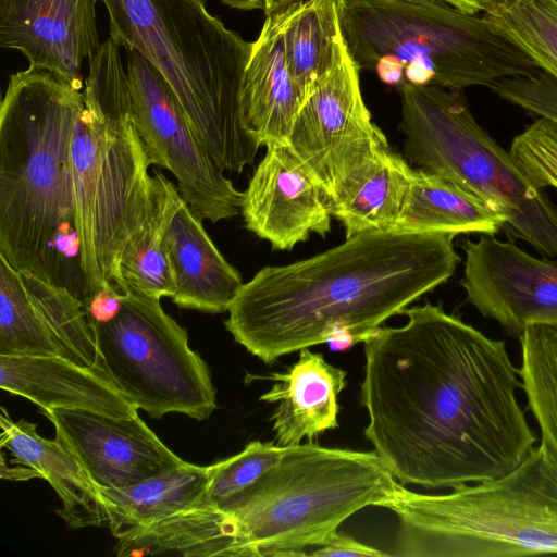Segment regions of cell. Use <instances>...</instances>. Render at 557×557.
I'll return each instance as SVG.
<instances>
[{"mask_svg":"<svg viewBox=\"0 0 557 557\" xmlns=\"http://www.w3.org/2000/svg\"><path fill=\"white\" fill-rule=\"evenodd\" d=\"M124 290L110 284L92 294L83 307L90 325L107 323L114 319L123 307Z\"/></svg>","mask_w":557,"mask_h":557,"instance_id":"e575fe53","label":"cell"},{"mask_svg":"<svg viewBox=\"0 0 557 557\" xmlns=\"http://www.w3.org/2000/svg\"><path fill=\"white\" fill-rule=\"evenodd\" d=\"M404 157L484 200L507 218L503 231L557 258V207L475 121L462 91L404 84Z\"/></svg>","mask_w":557,"mask_h":557,"instance_id":"9c48e42d","label":"cell"},{"mask_svg":"<svg viewBox=\"0 0 557 557\" xmlns=\"http://www.w3.org/2000/svg\"><path fill=\"white\" fill-rule=\"evenodd\" d=\"M221 2L238 10H264V0H221Z\"/></svg>","mask_w":557,"mask_h":557,"instance_id":"74e56055","label":"cell"},{"mask_svg":"<svg viewBox=\"0 0 557 557\" xmlns=\"http://www.w3.org/2000/svg\"><path fill=\"white\" fill-rule=\"evenodd\" d=\"M342 27L360 71L381 82L462 91L540 67L482 14L438 2L343 0Z\"/></svg>","mask_w":557,"mask_h":557,"instance_id":"8992f818","label":"cell"},{"mask_svg":"<svg viewBox=\"0 0 557 557\" xmlns=\"http://www.w3.org/2000/svg\"><path fill=\"white\" fill-rule=\"evenodd\" d=\"M420 2H438L445 3L467 14H481L483 11L484 0H409Z\"/></svg>","mask_w":557,"mask_h":557,"instance_id":"8d00e7d4","label":"cell"},{"mask_svg":"<svg viewBox=\"0 0 557 557\" xmlns=\"http://www.w3.org/2000/svg\"><path fill=\"white\" fill-rule=\"evenodd\" d=\"M304 0H264V14L265 16L281 12L288 7Z\"/></svg>","mask_w":557,"mask_h":557,"instance_id":"f35d334b","label":"cell"},{"mask_svg":"<svg viewBox=\"0 0 557 557\" xmlns=\"http://www.w3.org/2000/svg\"><path fill=\"white\" fill-rule=\"evenodd\" d=\"M0 387L42 410L83 409L112 417L138 413L133 403L91 369L61 357L0 355Z\"/></svg>","mask_w":557,"mask_h":557,"instance_id":"ac0fdd59","label":"cell"},{"mask_svg":"<svg viewBox=\"0 0 557 557\" xmlns=\"http://www.w3.org/2000/svg\"><path fill=\"white\" fill-rule=\"evenodd\" d=\"M454 237L364 232L308 259L264 267L238 290L225 326L269 364L322 343L348 349L455 273Z\"/></svg>","mask_w":557,"mask_h":557,"instance_id":"7a4b0ae2","label":"cell"},{"mask_svg":"<svg viewBox=\"0 0 557 557\" xmlns=\"http://www.w3.org/2000/svg\"><path fill=\"white\" fill-rule=\"evenodd\" d=\"M117 539V556H245L234 517L215 508L205 495L189 507Z\"/></svg>","mask_w":557,"mask_h":557,"instance_id":"7402d4cb","label":"cell"},{"mask_svg":"<svg viewBox=\"0 0 557 557\" xmlns=\"http://www.w3.org/2000/svg\"><path fill=\"white\" fill-rule=\"evenodd\" d=\"M210 466H183L122 488H102L111 517L110 530L119 537L178 512L202 498Z\"/></svg>","mask_w":557,"mask_h":557,"instance_id":"4316f807","label":"cell"},{"mask_svg":"<svg viewBox=\"0 0 557 557\" xmlns=\"http://www.w3.org/2000/svg\"><path fill=\"white\" fill-rule=\"evenodd\" d=\"M397 484L375 451L288 445L231 515L245 556H305Z\"/></svg>","mask_w":557,"mask_h":557,"instance_id":"ba28073f","label":"cell"},{"mask_svg":"<svg viewBox=\"0 0 557 557\" xmlns=\"http://www.w3.org/2000/svg\"><path fill=\"white\" fill-rule=\"evenodd\" d=\"M23 275L60 357L90 369L96 359V342L82 301L63 287Z\"/></svg>","mask_w":557,"mask_h":557,"instance_id":"4dcf8cb0","label":"cell"},{"mask_svg":"<svg viewBox=\"0 0 557 557\" xmlns=\"http://www.w3.org/2000/svg\"><path fill=\"white\" fill-rule=\"evenodd\" d=\"M181 201L177 186L161 171L153 170L146 220L128 239L119 259L114 278L119 288L159 299L172 297L174 286L164 236Z\"/></svg>","mask_w":557,"mask_h":557,"instance_id":"484cf974","label":"cell"},{"mask_svg":"<svg viewBox=\"0 0 557 557\" xmlns=\"http://www.w3.org/2000/svg\"><path fill=\"white\" fill-rule=\"evenodd\" d=\"M120 47L109 36L88 61L71 140L79 262L89 297L114 284L121 253L146 220L152 184Z\"/></svg>","mask_w":557,"mask_h":557,"instance_id":"277c9868","label":"cell"},{"mask_svg":"<svg viewBox=\"0 0 557 557\" xmlns=\"http://www.w3.org/2000/svg\"><path fill=\"white\" fill-rule=\"evenodd\" d=\"M507 218L447 178L412 168L408 194L393 232L494 235Z\"/></svg>","mask_w":557,"mask_h":557,"instance_id":"cb8c5ba5","label":"cell"},{"mask_svg":"<svg viewBox=\"0 0 557 557\" xmlns=\"http://www.w3.org/2000/svg\"><path fill=\"white\" fill-rule=\"evenodd\" d=\"M398 518L391 556L557 554V472L540 447L505 475L429 495L397 484L383 506Z\"/></svg>","mask_w":557,"mask_h":557,"instance_id":"52a82bcc","label":"cell"},{"mask_svg":"<svg viewBox=\"0 0 557 557\" xmlns=\"http://www.w3.org/2000/svg\"><path fill=\"white\" fill-rule=\"evenodd\" d=\"M243 195L245 227L273 249L292 250L311 233L331 230V201L288 145L267 146Z\"/></svg>","mask_w":557,"mask_h":557,"instance_id":"9a60e30c","label":"cell"},{"mask_svg":"<svg viewBox=\"0 0 557 557\" xmlns=\"http://www.w3.org/2000/svg\"><path fill=\"white\" fill-rule=\"evenodd\" d=\"M521 388L540 429V448L557 472V322L535 323L519 337Z\"/></svg>","mask_w":557,"mask_h":557,"instance_id":"83f0119b","label":"cell"},{"mask_svg":"<svg viewBox=\"0 0 557 557\" xmlns=\"http://www.w3.org/2000/svg\"><path fill=\"white\" fill-rule=\"evenodd\" d=\"M359 72L347 49L304 102L287 141L330 201L351 174L388 145L363 101Z\"/></svg>","mask_w":557,"mask_h":557,"instance_id":"7c38bea8","label":"cell"},{"mask_svg":"<svg viewBox=\"0 0 557 557\" xmlns=\"http://www.w3.org/2000/svg\"><path fill=\"white\" fill-rule=\"evenodd\" d=\"M82 88L47 70L10 77L0 107V255L85 302L71 171Z\"/></svg>","mask_w":557,"mask_h":557,"instance_id":"3957f363","label":"cell"},{"mask_svg":"<svg viewBox=\"0 0 557 557\" xmlns=\"http://www.w3.org/2000/svg\"><path fill=\"white\" fill-rule=\"evenodd\" d=\"M509 151L536 187L557 189L556 122L539 117L513 138Z\"/></svg>","mask_w":557,"mask_h":557,"instance_id":"d6a6232c","label":"cell"},{"mask_svg":"<svg viewBox=\"0 0 557 557\" xmlns=\"http://www.w3.org/2000/svg\"><path fill=\"white\" fill-rule=\"evenodd\" d=\"M481 14L557 79V0H484Z\"/></svg>","mask_w":557,"mask_h":557,"instance_id":"f1b7e54d","label":"cell"},{"mask_svg":"<svg viewBox=\"0 0 557 557\" xmlns=\"http://www.w3.org/2000/svg\"><path fill=\"white\" fill-rule=\"evenodd\" d=\"M284 446L253 441L238 454L210 466L205 497L232 513L242 498L281 459Z\"/></svg>","mask_w":557,"mask_h":557,"instance_id":"1f68e13d","label":"cell"},{"mask_svg":"<svg viewBox=\"0 0 557 557\" xmlns=\"http://www.w3.org/2000/svg\"><path fill=\"white\" fill-rule=\"evenodd\" d=\"M487 88L502 99L557 123V79L545 71L499 78Z\"/></svg>","mask_w":557,"mask_h":557,"instance_id":"836d02e7","label":"cell"},{"mask_svg":"<svg viewBox=\"0 0 557 557\" xmlns=\"http://www.w3.org/2000/svg\"><path fill=\"white\" fill-rule=\"evenodd\" d=\"M461 285L468 301L510 335L557 322V258H536L512 240H466Z\"/></svg>","mask_w":557,"mask_h":557,"instance_id":"4fadbf2b","label":"cell"},{"mask_svg":"<svg viewBox=\"0 0 557 557\" xmlns=\"http://www.w3.org/2000/svg\"><path fill=\"white\" fill-rule=\"evenodd\" d=\"M304 102L287 66L281 12L268 15L252 42L243 75V125L260 146L287 145Z\"/></svg>","mask_w":557,"mask_h":557,"instance_id":"e0dca14e","label":"cell"},{"mask_svg":"<svg viewBox=\"0 0 557 557\" xmlns=\"http://www.w3.org/2000/svg\"><path fill=\"white\" fill-rule=\"evenodd\" d=\"M411 169L388 144L343 183L331 208L345 228V238L394 231L408 194Z\"/></svg>","mask_w":557,"mask_h":557,"instance_id":"603a6c76","label":"cell"},{"mask_svg":"<svg viewBox=\"0 0 557 557\" xmlns=\"http://www.w3.org/2000/svg\"><path fill=\"white\" fill-rule=\"evenodd\" d=\"M0 355L60 357L23 273L0 255Z\"/></svg>","mask_w":557,"mask_h":557,"instance_id":"f546056e","label":"cell"},{"mask_svg":"<svg viewBox=\"0 0 557 557\" xmlns=\"http://www.w3.org/2000/svg\"><path fill=\"white\" fill-rule=\"evenodd\" d=\"M267 379L274 383L260 400L278 404L271 419L280 446L311 441L338 426L337 397L346 386V372L326 362L322 354L302 348L287 371Z\"/></svg>","mask_w":557,"mask_h":557,"instance_id":"ffe728a7","label":"cell"},{"mask_svg":"<svg viewBox=\"0 0 557 557\" xmlns=\"http://www.w3.org/2000/svg\"><path fill=\"white\" fill-rule=\"evenodd\" d=\"M164 248L175 305L207 313L228 310L244 284L242 275L220 252L202 221L183 199L165 231Z\"/></svg>","mask_w":557,"mask_h":557,"instance_id":"d6986e66","label":"cell"},{"mask_svg":"<svg viewBox=\"0 0 557 557\" xmlns=\"http://www.w3.org/2000/svg\"><path fill=\"white\" fill-rule=\"evenodd\" d=\"M342 4L343 0H304L281 11L287 66L305 101L347 50Z\"/></svg>","mask_w":557,"mask_h":557,"instance_id":"d4e9b609","label":"cell"},{"mask_svg":"<svg viewBox=\"0 0 557 557\" xmlns=\"http://www.w3.org/2000/svg\"><path fill=\"white\" fill-rule=\"evenodd\" d=\"M0 421L1 447L13 457V463L34 470L50 483L62 502L57 512L67 525L110 529V510L100 488L70 450L57 440L40 436L34 423L12 421L4 408Z\"/></svg>","mask_w":557,"mask_h":557,"instance_id":"44dd1931","label":"cell"},{"mask_svg":"<svg viewBox=\"0 0 557 557\" xmlns=\"http://www.w3.org/2000/svg\"><path fill=\"white\" fill-rule=\"evenodd\" d=\"M55 440L70 450L100 488H122L183 466L139 418L83 409L44 410Z\"/></svg>","mask_w":557,"mask_h":557,"instance_id":"5bb4252c","label":"cell"},{"mask_svg":"<svg viewBox=\"0 0 557 557\" xmlns=\"http://www.w3.org/2000/svg\"><path fill=\"white\" fill-rule=\"evenodd\" d=\"M90 326L96 342L90 369L151 418L178 412L205 420L216 409L206 362L159 298L125 289L119 314Z\"/></svg>","mask_w":557,"mask_h":557,"instance_id":"30bf717a","label":"cell"},{"mask_svg":"<svg viewBox=\"0 0 557 557\" xmlns=\"http://www.w3.org/2000/svg\"><path fill=\"white\" fill-rule=\"evenodd\" d=\"M110 37L137 50L168 83L220 168L240 173L261 147L245 129L239 94L252 42L211 15L206 0H98Z\"/></svg>","mask_w":557,"mask_h":557,"instance_id":"5b68a950","label":"cell"},{"mask_svg":"<svg viewBox=\"0 0 557 557\" xmlns=\"http://www.w3.org/2000/svg\"><path fill=\"white\" fill-rule=\"evenodd\" d=\"M97 0H1L0 45L32 69L83 87L81 70L98 51Z\"/></svg>","mask_w":557,"mask_h":557,"instance_id":"2e32d148","label":"cell"},{"mask_svg":"<svg viewBox=\"0 0 557 557\" xmlns=\"http://www.w3.org/2000/svg\"><path fill=\"white\" fill-rule=\"evenodd\" d=\"M364 344V436L403 484L455 488L497 479L535 448L506 343L441 305L403 310Z\"/></svg>","mask_w":557,"mask_h":557,"instance_id":"6da1fadb","label":"cell"},{"mask_svg":"<svg viewBox=\"0 0 557 557\" xmlns=\"http://www.w3.org/2000/svg\"><path fill=\"white\" fill-rule=\"evenodd\" d=\"M306 556H366L381 557L391 556L389 553L381 552L372 546L366 545L357 540L341 534L338 531L323 545L308 552Z\"/></svg>","mask_w":557,"mask_h":557,"instance_id":"d590c367","label":"cell"},{"mask_svg":"<svg viewBox=\"0 0 557 557\" xmlns=\"http://www.w3.org/2000/svg\"><path fill=\"white\" fill-rule=\"evenodd\" d=\"M135 123L152 165L168 170L182 199L201 221L240 213L243 195L191 128L176 96L137 50L127 49Z\"/></svg>","mask_w":557,"mask_h":557,"instance_id":"8fae6325","label":"cell"}]
</instances>
